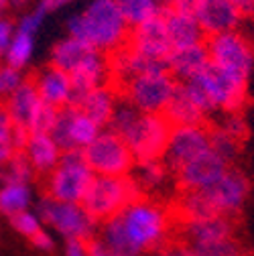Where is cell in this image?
Instances as JSON below:
<instances>
[{
	"mask_svg": "<svg viewBox=\"0 0 254 256\" xmlns=\"http://www.w3.org/2000/svg\"><path fill=\"white\" fill-rule=\"evenodd\" d=\"M165 256H200L189 244H177V246H171V248H163Z\"/></svg>",
	"mask_w": 254,
	"mask_h": 256,
	"instance_id": "7dc6e473",
	"label": "cell"
},
{
	"mask_svg": "<svg viewBox=\"0 0 254 256\" xmlns=\"http://www.w3.org/2000/svg\"><path fill=\"white\" fill-rule=\"evenodd\" d=\"M114 2L130 28L163 10L156 0H114Z\"/></svg>",
	"mask_w": 254,
	"mask_h": 256,
	"instance_id": "4dcf8cb0",
	"label": "cell"
},
{
	"mask_svg": "<svg viewBox=\"0 0 254 256\" xmlns=\"http://www.w3.org/2000/svg\"><path fill=\"white\" fill-rule=\"evenodd\" d=\"M126 45H128L130 49H134L136 53L144 55V57L167 61L173 47H171V41H169L163 10L158 14H154V16H150V18H146L144 22L132 26Z\"/></svg>",
	"mask_w": 254,
	"mask_h": 256,
	"instance_id": "9a60e30c",
	"label": "cell"
},
{
	"mask_svg": "<svg viewBox=\"0 0 254 256\" xmlns=\"http://www.w3.org/2000/svg\"><path fill=\"white\" fill-rule=\"evenodd\" d=\"M142 198V189L134 181L132 175L110 177L96 175L82 200L84 210L96 220L98 224L118 216L130 202Z\"/></svg>",
	"mask_w": 254,
	"mask_h": 256,
	"instance_id": "5b68a950",
	"label": "cell"
},
{
	"mask_svg": "<svg viewBox=\"0 0 254 256\" xmlns=\"http://www.w3.org/2000/svg\"><path fill=\"white\" fill-rule=\"evenodd\" d=\"M100 130L102 128L90 116H86L76 106H68L59 110L49 134L55 138L59 148L66 152V150H84L100 134Z\"/></svg>",
	"mask_w": 254,
	"mask_h": 256,
	"instance_id": "7c38bea8",
	"label": "cell"
},
{
	"mask_svg": "<svg viewBox=\"0 0 254 256\" xmlns=\"http://www.w3.org/2000/svg\"><path fill=\"white\" fill-rule=\"evenodd\" d=\"M8 224H10V228H12L18 236H22V238H26V240L33 238L41 228H45L43 222H41V218L37 216L35 210H26V212H20V214L8 218Z\"/></svg>",
	"mask_w": 254,
	"mask_h": 256,
	"instance_id": "e575fe53",
	"label": "cell"
},
{
	"mask_svg": "<svg viewBox=\"0 0 254 256\" xmlns=\"http://www.w3.org/2000/svg\"><path fill=\"white\" fill-rule=\"evenodd\" d=\"M118 102H120L118 90L112 84H104L98 88H92L84 94H78L72 102V106H76L86 116H90L100 128H106Z\"/></svg>",
	"mask_w": 254,
	"mask_h": 256,
	"instance_id": "ac0fdd59",
	"label": "cell"
},
{
	"mask_svg": "<svg viewBox=\"0 0 254 256\" xmlns=\"http://www.w3.org/2000/svg\"><path fill=\"white\" fill-rule=\"evenodd\" d=\"M240 140H236L234 136H230L228 132H224L220 126H214L210 128V146L222 156V158H226V161L232 165L234 163V158L238 156L240 152Z\"/></svg>",
	"mask_w": 254,
	"mask_h": 256,
	"instance_id": "836d02e7",
	"label": "cell"
},
{
	"mask_svg": "<svg viewBox=\"0 0 254 256\" xmlns=\"http://www.w3.org/2000/svg\"><path fill=\"white\" fill-rule=\"evenodd\" d=\"M156 2H158V4H161V8L165 10V8H171V4L175 2V0H156Z\"/></svg>",
	"mask_w": 254,
	"mask_h": 256,
	"instance_id": "816d5d0a",
	"label": "cell"
},
{
	"mask_svg": "<svg viewBox=\"0 0 254 256\" xmlns=\"http://www.w3.org/2000/svg\"><path fill=\"white\" fill-rule=\"evenodd\" d=\"M210 148V128L204 124L173 126L161 161L171 173H177L192 158Z\"/></svg>",
	"mask_w": 254,
	"mask_h": 256,
	"instance_id": "8fae6325",
	"label": "cell"
},
{
	"mask_svg": "<svg viewBox=\"0 0 254 256\" xmlns=\"http://www.w3.org/2000/svg\"><path fill=\"white\" fill-rule=\"evenodd\" d=\"M37 173L33 171L30 163L26 161V156L22 150L14 152L10 156V161L0 169V181H18V183H33V177Z\"/></svg>",
	"mask_w": 254,
	"mask_h": 256,
	"instance_id": "d6a6232c",
	"label": "cell"
},
{
	"mask_svg": "<svg viewBox=\"0 0 254 256\" xmlns=\"http://www.w3.org/2000/svg\"><path fill=\"white\" fill-rule=\"evenodd\" d=\"M230 167L232 165L226 158H222L210 146L208 150H204L202 154L192 158L187 165H183L175 173L177 185L181 187V191H204V189L212 187Z\"/></svg>",
	"mask_w": 254,
	"mask_h": 256,
	"instance_id": "5bb4252c",
	"label": "cell"
},
{
	"mask_svg": "<svg viewBox=\"0 0 254 256\" xmlns=\"http://www.w3.org/2000/svg\"><path fill=\"white\" fill-rule=\"evenodd\" d=\"M94 177L96 173L88 165L82 150H66L45 179V194L59 202L82 204Z\"/></svg>",
	"mask_w": 254,
	"mask_h": 256,
	"instance_id": "ba28073f",
	"label": "cell"
},
{
	"mask_svg": "<svg viewBox=\"0 0 254 256\" xmlns=\"http://www.w3.org/2000/svg\"><path fill=\"white\" fill-rule=\"evenodd\" d=\"M74 82V98L78 94H84L92 88H98L104 84H110V68H108V55L92 49L90 55L80 63V66L70 74Z\"/></svg>",
	"mask_w": 254,
	"mask_h": 256,
	"instance_id": "603a6c76",
	"label": "cell"
},
{
	"mask_svg": "<svg viewBox=\"0 0 254 256\" xmlns=\"http://www.w3.org/2000/svg\"><path fill=\"white\" fill-rule=\"evenodd\" d=\"M57 114H59L57 108H53L49 104H43L39 114L35 116L33 124H30L28 132H51V128H53V124L57 120Z\"/></svg>",
	"mask_w": 254,
	"mask_h": 256,
	"instance_id": "f35d334b",
	"label": "cell"
},
{
	"mask_svg": "<svg viewBox=\"0 0 254 256\" xmlns=\"http://www.w3.org/2000/svg\"><path fill=\"white\" fill-rule=\"evenodd\" d=\"M196 18L204 30V35L212 37L218 33L236 30L242 24L244 12L232 0H204Z\"/></svg>",
	"mask_w": 254,
	"mask_h": 256,
	"instance_id": "e0dca14e",
	"label": "cell"
},
{
	"mask_svg": "<svg viewBox=\"0 0 254 256\" xmlns=\"http://www.w3.org/2000/svg\"><path fill=\"white\" fill-rule=\"evenodd\" d=\"M14 30H16V24L12 18L8 16H0V61L4 59V53L14 37Z\"/></svg>",
	"mask_w": 254,
	"mask_h": 256,
	"instance_id": "b9f144b4",
	"label": "cell"
},
{
	"mask_svg": "<svg viewBox=\"0 0 254 256\" xmlns=\"http://www.w3.org/2000/svg\"><path fill=\"white\" fill-rule=\"evenodd\" d=\"M140 256H165L163 250H156V252H146V254H140Z\"/></svg>",
	"mask_w": 254,
	"mask_h": 256,
	"instance_id": "f5cc1de1",
	"label": "cell"
},
{
	"mask_svg": "<svg viewBox=\"0 0 254 256\" xmlns=\"http://www.w3.org/2000/svg\"><path fill=\"white\" fill-rule=\"evenodd\" d=\"M26 4H28V0H10V6L12 8H22Z\"/></svg>",
	"mask_w": 254,
	"mask_h": 256,
	"instance_id": "f907efd6",
	"label": "cell"
},
{
	"mask_svg": "<svg viewBox=\"0 0 254 256\" xmlns=\"http://www.w3.org/2000/svg\"><path fill=\"white\" fill-rule=\"evenodd\" d=\"M163 116L169 120L171 126H189V124H204L206 112L196 104V100L189 96V92L183 88L181 82H177L175 94L171 102L167 104Z\"/></svg>",
	"mask_w": 254,
	"mask_h": 256,
	"instance_id": "d4e9b609",
	"label": "cell"
},
{
	"mask_svg": "<svg viewBox=\"0 0 254 256\" xmlns=\"http://www.w3.org/2000/svg\"><path fill=\"white\" fill-rule=\"evenodd\" d=\"M35 204V189L30 183L18 181H2L0 183V216L12 218L20 212L33 210Z\"/></svg>",
	"mask_w": 254,
	"mask_h": 256,
	"instance_id": "484cf974",
	"label": "cell"
},
{
	"mask_svg": "<svg viewBox=\"0 0 254 256\" xmlns=\"http://www.w3.org/2000/svg\"><path fill=\"white\" fill-rule=\"evenodd\" d=\"M63 256H90L88 240H80V238L63 240Z\"/></svg>",
	"mask_w": 254,
	"mask_h": 256,
	"instance_id": "7bdbcfd3",
	"label": "cell"
},
{
	"mask_svg": "<svg viewBox=\"0 0 254 256\" xmlns=\"http://www.w3.org/2000/svg\"><path fill=\"white\" fill-rule=\"evenodd\" d=\"M202 2L204 0H175V2L171 4V10L187 14V16H196L200 6H202Z\"/></svg>",
	"mask_w": 254,
	"mask_h": 256,
	"instance_id": "ee69618b",
	"label": "cell"
},
{
	"mask_svg": "<svg viewBox=\"0 0 254 256\" xmlns=\"http://www.w3.org/2000/svg\"><path fill=\"white\" fill-rule=\"evenodd\" d=\"M35 212L41 218L43 226L61 236L63 240H92L94 236H98L100 224L84 210L82 204L59 202L45 194L39 198Z\"/></svg>",
	"mask_w": 254,
	"mask_h": 256,
	"instance_id": "52a82bcc",
	"label": "cell"
},
{
	"mask_svg": "<svg viewBox=\"0 0 254 256\" xmlns=\"http://www.w3.org/2000/svg\"><path fill=\"white\" fill-rule=\"evenodd\" d=\"M181 84L206 116H212L214 112H240L246 104L248 86L238 84L212 63L196 78Z\"/></svg>",
	"mask_w": 254,
	"mask_h": 256,
	"instance_id": "277c9868",
	"label": "cell"
},
{
	"mask_svg": "<svg viewBox=\"0 0 254 256\" xmlns=\"http://www.w3.org/2000/svg\"><path fill=\"white\" fill-rule=\"evenodd\" d=\"M250 189H252V185H250V179L246 177V173H242L236 167H230L212 187L204 189V194L210 200V204L218 216L232 218V216L240 214L242 208L246 206V202L250 198Z\"/></svg>",
	"mask_w": 254,
	"mask_h": 256,
	"instance_id": "4fadbf2b",
	"label": "cell"
},
{
	"mask_svg": "<svg viewBox=\"0 0 254 256\" xmlns=\"http://www.w3.org/2000/svg\"><path fill=\"white\" fill-rule=\"evenodd\" d=\"M72 2H76V0H39L37 8L43 10L45 14H49V12H55V10H61V8L70 6Z\"/></svg>",
	"mask_w": 254,
	"mask_h": 256,
	"instance_id": "bcb514c9",
	"label": "cell"
},
{
	"mask_svg": "<svg viewBox=\"0 0 254 256\" xmlns=\"http://www.w3.org/2000/svg\"><path fill=\"white\" fill-rule=\"evenodd\" d=\"M250 4H252V10H254V0H250Z\"/></svg>",
	"mask_w": 254,
	"mask_h": 256,
	"instance_id": "db71d44e",
	"label": "cell"
},
{
	"mask_svg": "<svg viewBox=\"0 0 254 256\" xmlns=\"http://www.w3.org/2000/svg\"><path fill=\"white\" fill-rule=\"evenodd\" d=\"M45 102L39 98V92L33 84V80H22V84L8 96V98L4 100V110L6 114L10 116L12 124L16 128H22V130L28 132V128L30 124H33L35 116L39 114L41 106Z\"/></svg>",
	"mask_w": 254,
	"mask_h": 256,
	"instance_id": "d6986e66",
	"label": "cell"
},
{
	"mask_svg": "<svg viewBox=\"0 0 254 256\" xmlns=\"http://www.w3.org/2000/svg\"><path fill=\"white\" fill-rule=\"evenodd\" d=\"M183 232H185L187 244L200 246V244H210V242L232 238L234 224H232V218L216 214V216H206V218H196V220H185Z\"/></svg>",
	"mask_w": 254,
	"mask_h": 256,
	"instance_id": "44dd1931",
	"label": "cell"
},
{
	"mask_svg": "<svg viewBox=\"0 0 254 256\" xmlns=\"http://www.w3.org/2000/svg\"><path fill=\"white\" fill-rule=\"evenodd\" d=\"M175 88H177V80L169 74V70H165V72H152L132 78L118 90V94L122 100H126L140 112L163 114L173 98Z\"/></svg>",
	"mask_w": 254,
	"mask_h": 256,
	"instance_id": "9c48e42d",
	"label": "cell"
},
{
	"mask_svg": "<svg viewBox=\"0 0 254 256\" xmlns=\"http://www.w3.org/2000/svg\"><path fill=\"white\" fill-rule=\"evenodd\" d=\"M68 35L92 49L112 53L128 41L130 26L120 14L114 0H90L82 12L68 18Z\"/></svg>",
	"mask_w": 254,
	"mask_h": 256,
	"instance_id": "7a4b0ae2",
	"label": "cell"
},
{
	"mask_svg": "<svg viewBox=\"0 0 254 256\" xmlns=\"http://www.w3.org/2000/svg\"><path fill=\"white\" fill-rule=\"evenodd\" d=\"M232 2H234L236 6H240L244 14H246V12H252V4H250V0H232Z\"/></svg>",
	"mask_w": 254,
	"mask_h": 256,
	"instance_id": "c3c4849f",
	"label": "cell"
},
{
	"mask_svg": "<svg viewBox=\"0 0 254 256\" xmlns=\"http://www.w3.org/2000/svg\"><path fill=\"white\" fill-rule=\"evenodd\" d=\"M24 80V74L8 63L0 61V102H4L8 96L22 84Z\"/></svg>",
	"mask_w": 254,
	"mask_h": 256,
	"instance_id": "8d00e7d4",
	"label": "cell"
},
{
	"mask_svg": "<svg viewBox=\"0 0 254 256\" xmlns=\"http://www.w3.org/2000/svg\"><path fill=\"white\" fill-rule=\"evenodd\" d=\"M118 220L126 238L138 256L163 250L171 228L169 214L163 206L146 198H138L118 214Z\"/></svg>",
	"mask_w": 254,
	"mask_h": 256,
	"instance_id": "3957f363",
	"label": "cell"
},
{
	"mask_svg": "<svg viewBox=\"0 0 254 256\" xmlns=\"http://www.w3.org/2000/svg\"><path fill=\"white\" fill-rule=\"evenodd\" d=\"M35 35L30 33H22V30H14V37L4 53V63H8V66L24 72L30 61H33V55H35Z\"/></svg>",
	"mask_w": 254,
	"mask_h": 256,
	"instance_id": "f546056e",
	"label": "cell"
},
{
	"mask_svg": "<svg viewBox=\"0 0 254 256\" xmlns=\"http://www.w3.org/2000/svg\"><path fill=\"white\" fill-rule=\"evenodd\" d=\"M222 130L224 132H228L230 136H234L236 140H244L246 138V134H248V124H246V120H244V116L240 114V112H226L224 114V118L220 120V124H218Z\"/></svg>",
	"mask_w": 254,
	"mask_h": 256,
	"instance_id": "74e56055",
	"label": "cell"
},
{
	"mask_svg": "<svg viewBox=\"0 0 254 256\" xmlns=\"http://www.w3.org/2000/svg\"><path fill=\"white\" fill-rule=\"evenodd\" d=\"M132 150L136 163L161 158L171 134V124L163 114H146L120 98L108 126Z\"/></svg>",
	"mask_w": 254,
	"mask_h": 256,
	"instance_id": "6da1fadb",
	"label": "cell"
},
{
	"mask_svg": "<svg viewBox=\"0 0 254 256\" xmlns=\"http://www.w3.org/2000/svg\"><path fill=\"white\" fill-rule=\"evenodd\" d=\"M22 152L26 156V161L30 163L33 171L37 175H49L63 154V150L59 148V144L55 142V138L49 132H28Z\"/></svg>",
	"mask_w": 254,
	"mask_h": 256,
	"instance_id": "ffe728a7",
	"label": "cell"
},
{
	"mask_svg": "<svg viewBox=\"0 0 254 256\" xmlns=\"http://www.w3.org/2000/svg\"><path fill=\"white\" fill-rule=\"evenodd\" d=\"M169 169L165 167V163L161 158H152V161H142V163H136L134 169H132V177L134 181L138 183V187L144 191H156L167 185L169 181Z\"/></svg>",
	"mask_w": 254,
	"mask_h": 256,
	"instance_id": "f1b7e54d",
	"label": "cell"
},
{
	"mask_svg": "<svg viewBox=\"0 0 254 256\" xmlns=\"http://www.w3.org/2000/svg\"><path fill=\"white\" fill-rule=\"evenodd\" d=\"M33 84L39 92V98L45 104H49L57 110L72 106L76 90H74L72 76L68 72H63V70H59V68H55L49 63V66L41 68L35 74Z\"/></svg>",
	"mask_w": 254,
	"mask_h": 256,
	"instance_id": "2e32d148",
	"label": "cell"
},
{
	"mask_svg": "<svg viewBox=\"0 0 254 256\" xmlns=\"http://www.w3.org/2000/svg\"><path fill=\"white\" fill-rule=\"evenodd\" d=\"M210 63L242 86H248L254 74V47L240 28L218 33L206 41Z\"/></svg>",
	"mask_w": 254,
	"mask_h": 256,
	"instance_id": "8992f818",
	"label": "cell"
},
{
	"mask_svg": "<svg viewBox=\"0 0 254 256\" xmlns=\"http://www.w3.org/2000/svg\"><path fill=\"white\" fill-rule=\"evenodd\" d=\"M163 16H165L167 33H169V41H171L173 49L206 41V35H204V30H202V26H200L196 16H187V14L175 12L171 8H165Z\"/></svg>",
	"mask_w": 254,
	"mask_h": 256,
	"instance_id": "cb8c5ba5",
	"label": "cell"
},
{
	"mask_svg": "<svg viewBox=\"0 0 254 256\" xmlns=\"http://www.w3.org/2000/svg\"><path fill=\"white\" fill-rule=\"evenodd\" d=\"M179 210L185 216V220H196L206 216H216L210 200L206 198L204 191H183L179 200Z\"/></svg>",
	"mask_w": 254,
	"mask_h": 256,
	"instance_id": "1f68e13d",
	"label": "cell"
},
{
	"mask_svg": "<svg viewBox=\"0 0 254 256\" xmlns=\"http://www.w3.org/2000/svg\"><path fill=\"white\" fill-rule=\"evenodd\" d=\"M210 66V55L206 41L196 43V45H187L179 49H171L167 57V70L177 82H187L196 78L200 72H204Z\"/></svg>",
	"mask_w": 254,
	"mask_h": 256,
	"instance_id": "7402d4cb",
	"label": "cell"
},
{
	"mask_svg": "<svg viewBox=\"0 0 254 256\" xmlns=\"http://www.w3.org/2000/svg\"><path fill=\"white\" fill-rule=\"evenodd\" d=\"M10 0H0V16H6V12L10 10Z\"/></svg>",
	"mask_w": 254,
	"mask_h": 256,
	"instance_id": "681fc988",
	"label": "cell"
},
{
	"mask_svg": "<svg viewBox=\"0 0 254 256\" xmlns=\"http://www.w3.org/2000/svg\"><path fill=\"white\" fill-rule=\"evenodd\" d=\"M82 152L96 175L124 177V175H130L136 165V158L128 148V144L116 132H112L110 128H102L100 134Z\"/></svg>",
	"mask_w": 254,
	"mask_h": 256,
	"instance_id": "30bf717a",
	"label": "cell"
},
{
	"mask_svg": "<svg viewBox=\"0 0 254 256\" xmlns=\"http://www.w3.org/2000/svg\"><path fill=\"white\" fill-rule=\"evenodd\" d=\"M45 12L35 8V10H28V12H22V16L14 22L16 24V30H22V33H30V35H37L39 28L43 26V20H45Z\"/></svg>",
	"mask_w": 254,
	"mask_h": 256,
	"instance_id": "ab89813d",
	"label": "cell"
},
{
	"mask_svg": "<svg viewBox=\"0 0 254 256\" xmlns=\"http://www.w3.org/2000/svg\"><path fill=\"white\" fill-rule=\"evenodd\" d=\"M26 136L28 132L22 130V128H16L10 116L6 114L4 106H0V169L10 161L14 152L22 150Z\"/></svg>",
	"mask_w": 254,
	"mask_h": 256,
	"instance_id": "83f0119b",
	"label": "cell"
},
{
	"mask_svg": "<svg viewBox=\"0 0 254 256\" xmlns=\"http://www.w3.org/2000/svg\"><path fill=\"white\" fill-rule=\"evenodd\" d=\"M92 47L86 45L84 41L76 39V37H63L59 39L53 47H51V53H49V63L63 72L72 74L80 63L90 55Z\"/></svg>",
	"mask_w": 254,
	"mask_h": 256,
	"instance_id": "4316f807",
	"label": "cell"
},
{
	"mask_svg": "<svg viewBox=\"0 0 254 256\" xmlns=\"http://www.w3.org/2000/svg\"><path fill=\"white\" fill-rule=\"evenodd\" d=\"M88 250H90V256H120L110 246H106L98 236H94L92 240H88Z\"/></svg>",
	"mask_w": 254,
	"mask_h": 256,
	"instance_id": "f6af8a7d",
	"label": "cell"
},
{
	"mask_svg": "<svg viewBox=\"0 0 254 256\" xmlns=\"http://www.w3.org/2000/svg\"><path fill=\"white\" fill-rule=\"evenodd\" d=\"M28 242H30V246H33L35 250H39V252H43V254H51V252H55V248H57L55 236H53V232L47 230V228H41L33 238H28Z\"/></svg>",
	"mask_w": 254,
	"mask_h": 256,
	"instance_id": "60d3db41",
	"label": "cell"
},
{
	"mask_svg": "<svg viewBox=\"0 0 254 256\" xmlns=\"http://www.w3.org/2000/svg\"><path fill=\"white\" fill-rule=\"evenodd\" d=\"M192 246V244H189ZM200 256H244L240 244L232 238L226 240H218V242H210V244H200V246H192Z\"/></svg>",
	"mask_w": 254,
	"mask_h": 256,
	"instance_id": "d590c367",
	"label": "cell"
}]
</instances>
